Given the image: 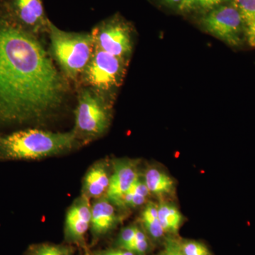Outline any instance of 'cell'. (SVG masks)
Segmentation results:
<instances>
[{"mask_svg":"<svg viewBox=\"0 0 255 255\" xmlns=\"http://www.w3.org/2000/svg\"><path fill=\"white\" fill-rule=\"evenodd\" d=\"M232 0H185L179 9L181 12H207L220 5L228 4Z\"/></svg>","mask_w":255,"mask_h":255,"instance_id":"cell-19","label":"cell"},{"mask_svg":"<svg viewBox=\"0 0 255 255\" xmlns=\"http://www.w3.org/2000/svg\"><path fill=\"white\" fill-rule=\"evenodd\" d=\"M38 37L0 14V126L41 123L63 105L66 78Z\"/></svg>","mask_w":255,"mask_h":255,"instance_id":"cell-1","label":"cell"},{"mask_svg":"<svg viewBox=\"0 0 255 255\" xmlns=\"http://www.w3.org/2000/svg\"><path fill=\"white\" fill-rule=\"evenodd\" d=\"M179 244L184 255H214L209 247L201 241L180 238Z\"/></svg>","mask_w":255,"mask_h":255,"instance_id":"cell-20","label":"cell"},{"mask_svg":"<svg viewBox=\"0 0 255 255\" xmlns=\"http://www.w3.org/2000/svg\"><path fill=\"white\" fill-rule=\"evenodd\" d=\"M90 199L81 194L69 207L64 226L65 241L87 249L86 235L91 223Z\"/></svg>","mask_w":255,"mask_h":255,"instance_id":"cell-9","label":"cell"},{"mask_svg":"<svg viewBox=\"0 0 255 255\" xmlns=\"http://www.w3.org/2000/svg\"><path fill=\"white\" fill-rule=\"evenodd\" d=\"M0 14L35 36L48 33L50 21L43 0H1Z\"/></svg>","mask_w":255,"mask_h":255,"instance_id":"cell-8","label":"cell"},{"mask_svg":"<svg viewBox=\"0 0 255 255\" xmlns=\"http://www.w3.org/2000/svg\"><path fill=\"white\" fill-rule=\"evenodd\" d=\"M154 244L140 224H130L121 230L115 246L135 255H148Z\"/></svg>","mask_w":255,"mask_h":255,"instance_id":"cell-13","label":"cell"},{"mask_svg":"<svg viewBox=\"0 0 255 255\" xmlns=\"http://www.w3.org/2000/svg\"><path fill=\"white\" fill-rule=\"evenodd\" d=\"M91 255H135L130 252L126 251L122 248L114 247L107 249L99 250L91 253Z\"/></svg>","mask_w":255,"mask_h":255,"instance_id":"cell-23","label":"cell"},{"mask_svg":"<svg viewBox=\"0 0 255 255\" xmlns=\"http://www.w3.org/2000/svg\"><path fill=\"white\" fill-rule=\"evenodd\" d=\"M140 225L154 245L162 246L167 235L162 227L158 216V204L148 201L142 210Z\"/></svg>","mask_w":255,"mask_h":255,"instance_id":"cell-15","label":"cell"},{"mask_svg":"<svg viewBox=\"0 0 255 255\" xmlns=\"http://www.w3.org/2000/svg\"><path fill=\"white\" fill-rule=\"evenodd\" d=\"M82 147L73 130L54 132L27 128L0 133V160H35L68 153Z\"/></svg>","mask_w":255,"mask_h":255,"instance_id":"cell-2","label":"cell"},{"mask_svg":"<svg viewBox=\"0 0 255 255\" xmlns=\"http://www.w3.org/2000/svg\"><path fill=\"white\" fill-rule=\"evenodd\" d=\"M1 0H0V4H1Z\"/></svg>","mask_w":255,"mask_h":255,"instance_id":"cell-27","label":"cell"},{"mask_svg":"<svg viewBox=\"0 0 255 255\" xmlns=\"http://www.w3.org/2000/svg\"><path fill=\"white\" fill-rule=\"evenodd\" d=\"M129 60L114 56L95 44L90 62L80 80L83 86L113 100L114 92L123 84Z\"/></svg>","mask_w":255,"mask_h":255,"instance_id":"cell-5","label":"cell"},{"mask_svg":"<svg viewBox=\"0 0 255 255\" xmlns=\"http://www.w3.org/2000/svg\"><path fill=\"white\" fill-rule=\"evenodd\" d=\"M246 38L251 46L255 47V25L246 28Z\"/></svg>","mask_w":255,"mask_h":255,"instance_id":"cell-24","label":"cell"},{"mask_svg":"<svg viewBox=\"0 0 255 255\" xmlns=\"http://www.w3.org/2000/svg\"><path fill=\"white\" fill-rule=\"evenodd\" d=\"M75 247L72 245L41 243L30 246L26 255H75Z\"/></svg>","mask_w":255,"mask_h":255,"instance_id":"cell-18","label":"cell"},{"mask_svg":"<svg viewBox=\"0 0 255 255\" xmlns=\"http://www.w3.org/2000/svg\"><path fill=\"white\" fill-rule=\"evenodd\" d=\"M162 1L167 6L179 10L185 0H162Z\"/></svg>","mask_w":255,"mask_h":255,"instance_id":"cell-25","label":"cell"},{"mask_svg":"<svg viewBox=\"0 0 255 255\" xmlns=\"http://www.w3.org/2000/svg\"><path fill=\"white\" fill-rule=\"evenodd\" d=\"M112 163L110 187L106 197L117 207L122 196L141 174L139 171L138 162L135 159H115Z\"/></svg>","mask_w":255,"mask_h":255,"instance_id":"cell-10","label":"cell"},{"mask_svg":"<svg viewBox=\"0 0 255 255\" xmlns=\"http://www.w3.org/2000/svg\"><path fill=\"white\" fill-rule=\"evenodd\" d=\"M158 216L167 236H178L184 223V217L177 206L168 201H160L158 204Z\"/></svg>","mask_w":255,"mask_h":255,"instance_id":"cell-16","label":"cell"},{"mask_svg":"<svg viewBox=\"0 0 255 255\" xmlns=\"http://www.w3.org/2000/svg\"><path fill=\"white\" fill-rule=\"evenodd\" d=\"M150 195V191L140 176L122 196L117 208L122 210L137 209L148 202Z\"/></svg>","mask_w":255,"mask_h":255,"instance_id":"cell-17","label":"cell"},{"mask_svg":"<svg viewBox=\"0 0 255 255\" xmlns=\"http://www.w3.org/2000/svg\"><path fill=\"white\" fill-rule=\"evenodd\" d=\"M241 14L246 28L255 25V0H232Z\"/></svg>","mask_w":255,"mask_h":255,"instance_id":"cell-21","label":"cell"},{"mask_svg":"<svg viewBox=\"0 0 255 255\" xmlns=\"http://www.w3.org/2000/svg\"><path fill=\"white\" fill-rule=\"evenodd\" d=\"M112 172V163L108 159L97 161L90 166L84 177L81 194L94 200L106 197Z\"/></svg>","mask_w":255,"mask_h":255,"instance_id":"cell-12","label":"cell"},{"mask_svg":"<svg viewBox=\"0 0 255 255\" xmlns=\"http://www.w3.org/2000/svg\"><path fill=\"white\" fill-rule=\"evenodd\" d=\"M142 179L151 195L162 199L161 201L175 194V181L165 171L159 167H147L144 171Z\"/></svg>","mask_w":255,"mask_h":255,"instance_id":"cell-14","label":"cell"},{"mask_svg":"<svg viewBox=\"0 0 255 255\" xmlns=\"http://www.w3.org/2000/svg\"><path fill=\"white\" fill-rule=\"evenodd\" d=\"M73 130L81 146L103 136L112 119L113 100L91 87L82 85L78 90Z\"/></svg>","mask_w":255,"mask_h":255,"instance_id":"cell-4","label":"cell"},{"mask_svg":"<svg viewBox=\"0 0 255 255\" xmlns=\"http://www.w3.org/2000/svg\"><path fill=\"white\" fill-rule=\"evenodd\" d=\"M179 236H167L163 244L162 251L159 255H184L179 244Z\"/></svg>","mask_w":255,"mask_h":255,"instance_id":"cell-22","label":"cell"},{"mask_svg":"<svg viewBox=\"0 0 255 255\" xmlns=\"http://www.w3.org/2000/svg\"><path fill=\"white\" fill-rule=\"evenodd\" d=\"M199 25L204 31L231 47H238L246 37V25L232 4H222L204 13Z\"/></svg>","mask_w":255,"mask_h":255,"instance_id":"cell-6","label":"cell"},{"mask_svg":"<svg viewBox=\"0 0 255 255\" xmlns=\"http://www.w3.org/2000/svg\"><path fill=\"white\" fill-rule=\"evenodd\" d=\"M91 212L90 231L94 243L112 233L122 221L118 208L107 197L94 200Z\"/></svg>","mask_w":255,"mask_h":255,"instance_id":"cell-11","label":"cell"},{"mask_svg":"<svg viewBox=\"0 0 255 255\" xmlns=\"http://www.w3.org/2000/svg\"><path fill=\"white\" fill-rule=\"evenodd\" d=\"M96 46L114 56L130 60L133 47L132 28L119 14L103 20L92 28Z\"/></svg>","mask_w":255,"mask_h":255,"instance_id":"cell-7","label":"cell"},{"mask_svg":"<svg viewBox=\"0 0 255 255\" xmlns=\"http://www.w3.org/2000/svg\"><path fill=\"white\" fill-rule=\"evenodd\" d=\"M85 255H91V253H90V252H89L88 249H87H87L85 250Z\"/></svg>","mask_w":255,"mask_h":255,"instance_id":"cell-26","label":"cell"},{"mask_svg":"<svg viewBox=\"0 0 255 255\" xmlns=\"http://www.w3.org/2000/svg\"><path fill=\"white\" fill-rule=\"evenodd\" d=\"M48 34L50 54L63 76L78 82L93 53L95 41L92 33L63 31L50 21Z\"/></svg>","mask_w":255,"mask_h":255,"instance_id":"cell-3","label":"cell"}]
</instances>
